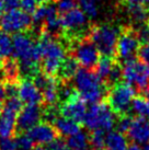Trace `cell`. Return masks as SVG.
<instances>
[{"label": "cell", "mask_w": 149, "mask_h": 150, "mask_svg": "<svg viewBox=\"0 0 149 150\" xmlns=\"http://www.w3.org/2000/svg\"><path fill=\"white\" fill-rule=\"evenodd\" d=\"M126 9L131 17L133 25H141L147 23L149 19V7L127 2Z\"/></svg>", "instance_id": "cell-18"}, {"label": "cell", "mask_w": 149, "mask_h": 150, "mask_svg": "<svg viewBox=\"0 0 149 150\" xmlns=\"http://www.w3.org/2000/svg\"><path fill=\"white\" fill-rule=\"evenodd\" d=\"M20 7L21 10H23L24 12L33 14L37 8V1L36 0H20Z\"/></svg>", "instance_id": "cell-32"}, {"label": "cell", "mask_w": 149, "mask_h": 150, "mask_svg": "<svg viewBox=\"0 0 149 150\" xmlns=\"http://www.w3.org/2000/svg\"><path fill=\"white\" fill-rule=\"evenodd\" d=\"M43 117V106L41 104H29L20 111L17 116V134L28 133L38 124Z\"/></svg>", "instance_id": "cell-9"}, {"label": "cell", "mask_w": 149, "mask_h": 150, "mask_svg": "<svg viewBox=\"0 0 149 150\" xmlns=\"http://www.w3.org/2000/svg\"><path fill=\"white\" fill-rule=\"evenodd\" d=\"M100 0H77L80 8L83 10V12L87 14L90 19L96 18L99 14L98 4Z\"/></svg>", "instance_id": "cell-26"}, {"label": "cell", "mask_w": 149, "mask_h": 150, "mask_svg": "<svg viewBox=\"0 0 149 150\" xmlns=\"http://www.w3.org/2000/svg\"><path fill=\"white\" fill-rule=\"evenodd\" d=\"M1 70L4 74V82H19L20 80V66L18 59L14 57L4 59L1 63Z\"/></svg>", "instance_id": "cell-16"}, {"label": "cell", "mask_w": 149, "mask_h": 150, "mask_svg": "<svg viewBox=\"0 0 149 150\" xmlns=\"http://www.w3.org/2000/svg\"><path fill=\"white\" fill-rule=\"evenodd\" d=\"M128 146L127 137L117 130L110 132L105 137V148L108 150H125Z\"/></svg>", "instance_id": "cell-19"}, {"label": "cell", "mask_w": 149, "mask_h": 150, "mask_svg": "<svg viewBox=\"0 0 149 150\" xmlns=\"http://www.w3.org/2000/svg\"><path fill=\"white\" fill-rule=\"evenodd\" d=\"M33 21L29 13L21 9L8 10L0 19V30L8 34L26 32L32 29Z\"/></svg>", "instance_id": "cell-8"}, {"label": "cell", "mask_w": 149, "mask_h": 150, "mask_svg": "<svg viewBox=\"0 0 149 150\" xmlns=\"http://www.w3.org/2000/svg\"><path fill=\"white\" fill-rule=\"evenodd\" d=\"M0 150H17L14 139H12V138H0Z\"/></svg>", "instance_id": "cell-33"}, {"label": "cell", "mask_w": 149, "mask_h": 150, "mask_svg": "<svg viewBox=\"0 0 149 150\" xmlns=\"http://www.w3.org/2000/svg\"><path fill=\"white\" fill-rule=\"evenodd\" d=\"M134 116L131 114H124V115H120V116H116V122H115V127L116 130L120 132L122 134H127L131 124L133 122Z\"/></svg>", "instance_id": "cell-28"}, {"label": "cell", "mask_w": 149, "mask_h": 150, "mask_svg": "<svg viewBox=\"0 0 149 150\" xmlns=\"http://www.w3.org/2000/svg\"><path fill=\"white\" fill-rule=\"evenodd\" d=\"M143 93H144V96H146V98H147V99L149 100V88L147 89V90H145V91L143 92Z\"/></svg>", "instance_id": "cell-42"}, {"label": "cell", "mask_w": 149, "mask_h": 150, "mask_svg": "<svg viewBox=\"0 0 149 150\" xmlns=\"http://www.w3.org/2000/svg\"><path fill=\"white\" fill-rule=\"evenodd\" d=\"M127 2H131V4H143V6L149 7V0H128Z\"/></svg>", "instance_id": "cell-37"}, {"label": "cell", "mask_w": 149, "mask_h": 150, "mask_svg": "<svg viewBox=\"0 0 149 150\" xmlns=\"http://www.w3.org/2000/svg\"><path fill=\"white\" fill-rule=\"evenodd\" d=\"M131 112L136 116L149 120V100L144 96H135L131 105Z\"/></svg>", "instance_id": "cell-21"}, {"label": "cell", "mask_w": 149, "mask_h": 150, "mask_svg": "<svg viewBox=\"0 0 149 150\" xmlns=\"http://www.w3.org/2000/svg\"><path fill=\"white\" fill-rule=\"evenodd\" d=\"M53 125L56 128L60 137H69L71 135H74L81 130L80 123L74 121V120H70V118L64 117L62 115L55 121Z\"/></svg>", "instance_id": "cell-15"}, {"label": "cell", "mask_w": 149, "mask_h": 150, "mask_svg": "<svg viewBox=\"0 0 149 150\" xmlns=\"http://www.w3.org/2000/svg\"><path fill=\"white\" fill-rule=\"evenodd\" d=\"M66 144L70 150H87L88 147L90 146L89 135L80 130L79 133L67 138Z\"/></svg>", "instance_id": "cell-20"}, {"label": "cell", "mask_w": 149, "mask_h": 150, "mask_svg": "<svg viewBox=\"0 0 149 150\" xmlns=\"http://www.w3.org/2000/svg\"><path fill=\"white\" fill-rule=\"evenodd\" d=\"M127 137L137 145H145L149 142V120L145 117L135 116L131 124Z\"/></svg>", "instance_id": "cell-13"}, {"label": "cell", "mask_w": 149, "mask_h": 150, "mask_svg": "<svg viewBox=\"0 0 149 150\" xmlns=\"http://www.w3.org/2000/svg\"><path fill=\"white\" fill-rule=\"evenodd\" d=\"M141 150H149V144H148V142H147V144H145V145L143 146Z\"/></svg>", "instance_id": "cell-44"}, {"label": "cell", "mask_w": 149, "mask_h": 150, "mask_svg": "<svg viewBox=\"0 0 149 150\" xmlns=\"http://www.w3.org/2000/svg\"><path fill=\"white\" fill-rule=\"evenodd\" d=\"M77 7H78L77 0H57L56 1V8H57L59 16L77 8Z\"/></svg>", "instance_id": "cell-29"}, {"label": "cell", "mask_w": 149, "mask_h": 150, "mask_svg": "<svg viewBox=\"0 0 149 150\" xmlns=\"http://www.w3.org/2000/svg\"><path fill=\"white\" fill-rule=\"evenodd\" d=\"M136 96V89L132 84L120 82L109 89L106 94V103L110 105L116 116L129 114L133 99Z\"/></svg>", "instance_id": "cell-4"}, {"label": "cell", "mask_w": 149, "mask_h": 150, "mask_svg": "<svg viewBox=\"0 0 149 150\" xmlns=\"http://www.w3.org/2000/svg\"><path fill=\"white\" fill-rule=\"evenodd\" d=\"M13 57V42L10 34L0 30V59Z\"/></svg>", "instance_id": "cell-23"}, {"label": "cell", "mask_w": 149, "mask_h": 150, "mask_svg": "<svg viewBox=\"0 0 149 150\" xmlns=\"http://www.w3.org/2000/svg\"><path fill=\"white\" fill-rule=\"evenodd\" d=\"M1 63H2V60H1V59H0V66H1Z\"/></svg>", "instance_id": "cell-48"}, {"label": "cell", "mask_w": 149, "mask_h": 150, "mask_svg": "<svg viewBox=\"0 0 149 150\" xmlns=\"http://www.w3.org/2000/svg\"><path fill=\"white\" fill-rule=\"evenodd\" d=\"M147 25L149 26V19H148V21H147Z\"/></svg>", "instance_id": "cell-47"}, {"label": "cell", "mask_w": 149, "mask_h": 150, "mask_svg": "<svg viewBox=\"0 0 149 150\" xmlns=\"http://www.w3.org/2000/svg\"><path fill=\"white\" fill-rule=\"evenodd\" d=\"M123 79L136 90L144 92L149 88V65L133 58L123 64Z\"/></svg>", "instance_id": "cell-6"}, {"label": "cell", "mask_w": 149, "mask_h": 150, "mask_svg": "<svg viewBox=\"0 0 149 150\" xmlns=\"http://www.w3.org/2000/svg\"><path fill=\"white\" fill-rule=\"evenodd\" d=\"M0 81H4V74H2V70H1V66H0Z\"/></svg>", "instance_id": "cell-43"}, {"label": "cell", "mask_w": 149, "mask_h": 150, "mask_svg": "<svg viewBox=\"0 0 149 150\" xmlns=\"http://www.w3.org/2000/svg\"><path fill=\"white\" fill-rule=\"evenodd\" d=\"M140 43L138 41L136 30L133 25H125L120 29L117 45H116V59L121 63L136 58Z\"/></svg>", "instance_id": "cell-7"}, {"label": "cell", "mask_w": 149, "mask_h": 150, "mask_svg": "<svg viewBox=\"0 0 149 150\" xmlns=\"http://www.w3.org/2000/svg\"><path fill=\"white\" fill-rule=\"evenodd\" d=\"M67 50L83 68L95 69L99 63L100 52L89 36L70 42L67 46Z\"/></svg>", "instance_id": "cell-5"}, {"label": "cell", "mask_w": 149, "mask_h": 150, "mask_svg": "<svg viewBox=\"0 0 149 150\" xmlns=\"http://www.w3.org/2000/svg\"><path fill=\"white\" fill-rule=\"evenodd\" d=\"M125 150H141V148L137 144H135V142H132V144H129L128 146H127V148Z\"/></svg>", "instance_id": "cell-38"}, {"label": "cell", "mask_w": 149, "mask_h": 150, "mask_svg": "<svg viewBox=\"0 0 149 150\" xmlns=\"http://www.w3.org/2000/svg\"><path fill=\"white\" fill-rule=\"evenodd\" d=\"M105 137H106V133L102 129L91 130V133L89 134V142L92 150L105 148Z\"/></svg>", "instance_id": "cell-25"}, {"label": "cell", "mask_w": 149, "mask_h": 150, "mask_svg": "<svg viewBox=\"0 0 149 150\" xmlns=\"http://www.w3.org/2000/svg\"><path fill=\"white\" fill-rule=\"evenodd\" d=\"M120 30L110 24L92 25L89 38L99 50L102 56L116 58V45Z\"/></svg>", "instance_id": "cell-2"}, {"label": "cell", "mask_w": 149, "mask_h": 150, "mask_svg": "<svg viewBox=\"0 0 149 150\" xmlns=\"http://www.w3.org/2000/svg\"><path fill=\"white\" fill-rule=\"evenodd\" d=\"M18 96L26 105L44 103L41 91L37 89V87L33 82V80L29 79V78H21L19 80Z\"/></svg>", "instance_id": "cell-12"}, {"label": "cell", "mask_w": 149, "mask_h": 150, "mask_svg": "<svg viewBox=\"0 0 149 150\" xmlns=\"http://www.w3.org/2000/svg\"><path fill=\"white\" fill-rule=\"evenodd\" d=\"M2 4L4 6V9H16L20 6V0H2Z\"/></svg>", "instance_id": "cell-35"}, {"label": "cell", "mask_w": 149, "mask_h": 150, "mask_svg": "<svg viewBox=\"0 0 149 150\" xmlns=\"http://www.w3.org/2000/svg\"><path fill=\"white\" fill-rule=\"evenodd\" d=\"M17 116L18 113L2 106V113L0 117V138H12L16 136Z\"/></svg>", "instance_id": "cell-14"}, {"label": "cell", "mask_w": 149, "mask_h": 150, "mask_svg": "<svg viewBox=\"0 0 149 150\" xmlns=\"http://www.w3.org/2000/svg\"><path fill=\"white\" fill-rule=\"evenodd\" d=\"M137 55H138L139 59H141L144 63L149 65V44H147V45H141Z\"/></svg>", "instance_id": "cell-34"}, {"label": "cell", "mask_w": 149, "mask_h": 150, "mask_svg": "<svg viewBox=\"0 0 149 150\" xmlns=\"http://www.w3.org/2000/svg\"><path fill=\"white\" fill-rule=\"evenodd\" d=\"M114 62H115V58H113V57H108V56H101L100 57L99 63H98V65L95 67L94 71L96 72V75L100 78V80L103 82V84L105 83V81L108 79Z\"/></svg>", "instance_id": "cell-22"}, {"label": "cell", "mask_w": 149, "mask_h": 150, "mask_svg": "<svg viewBox=\"0 0 149 150\" xmlns=\"http://www.w3.org/2000/svg\"><path fill=\"white\" fill-rule=\"evenodd\" d=\"M121 2H125V1H128V0H120Z\"/></svg>", "instance_id": "cell-46"}, {"label": "cell", "mask_w": 149, "mask_h": 150, "mask_svg": "<svg viewBox=\"0 0 149 150\" xmlns=\"http://www.w3.org/2000/svg\"><path fill=\"white\" fill-rule=\"evenodd\" d=\"M116 115L106 102L92 104L87 111L83 124L89 130L102 129L104 132L111 130L115 126Z\"/></svg>", "instance_id": "cell-3"}, {"label": "cell", "mask_w": 149, "mask_h": 150, "mask_svg": "<svg viewBox=\"0 0 149 150\" xmlns=\"http://www.w3.org/2000/svg\"><path fill=\"white\" fill-rule=\"evenodd\" d=\"M76 90L86 103L95 104L106 98L109 89L100 80L93 69L81 68L72 78Z\"/></svg>", "instance_id": "cell-1"}, {"label": "cell", "mask_w": 149, "mask_h": 150, "mask_svg": "<svg viewBox=\"0 0 149 150\" xmlns=\"http://www.w3.org/2000/svg\"><path fill=\"white\" fill-rule=\"evenodd\" d=\"M133 26L136 30L137 38L140 43V46L149 44V26L147 23L141 25H133Z\"/></svg>", "instance_id": "cell-30"}, {"label": "cell", "mask_w": 149, "mask_h": 150, "mask_svg": "<svg viewBox=\"0 0 149 150\" xmlns=\"http://www.w3.org/2000/svg\"><path fill=\"white\" fill-rule=\"evenodd\" d=\"M4 6L2 4V0H0V19L4 16Z\"/></svg>", "instance_id": "cell-41"}, {"label": "cell", "mask_w": 149, "mask_h": 150, "mask_svg": "<svg viewBox=\"0 0 149 150\" xmlns=\"http://www.w3.org/2000/svg\"><path fill=\"white\" fill-rule=\"evenodd\" d=\"M33 150H50L47 147H44L42 146V145H37V146H35L33 148Z\"/></svg>", "instance_id": "cell-40"}, {"label": "cell", "mask_w": 149, "mask_h": 150, "mask_svg": "<svg viewBox=\"0 0 149 150\" xmlns=\"http://www.w3.org/2000/svg\"><path fill=\"white\" fill-rule=\"evenodd\" d=\"M23 102L20 100L19 96H11V98H7L4 101V104L2 105L4 108H8L10 111H13L16 113H20V111L23 108Z\"/></svg>", "instance_id": "cell-31"}, {"label": "cell", "mask_w": 149, "mask_h": 150, "mask_svg": "<svg viewBox=\"0 0 149 150\" xmlns=\"http://www.w3.org/2000/svg\"><path fill=\"white\" fill-rule=\"evenodd\" d=\"M37 4H50V2H55L57 0H36Z\"/></svg>", "instance_id": "cell-39"}, {"label": "cell", "mask_w": 149, "mask_h": 150, "mask_svg": "<svg viewBox=\"0 0 149 150\" xmlns=\"http://www.w3.org/2000/svg\"><path fill=\"white\" fill-rule=\"evenodd\" d=\"M28 135L36 145H48L50 142L60 137L54 125L44 121H41L34 127H32L28 132Z\"/></svg>", "instance_id": "cell-11"}, {"label": "cell", "mask_w": 149, "mask_h": 150, "mask_svg": "<svg viewBox=\"0 0 149 150\" xmlns=\"http://www.w3.org/2000/svg\"><path fill=\"white\" fill-rule=\"evenodd\" d=\"M123 79V65L120 60H117L115 58V62L113 64L110 75H109L108 79L105 81V87L108 89H111L112 87H114L115 84L122 82L121 80Z\"/></svg>", "instance_id": "cell-24"}, {"label": "cell", "mask_w": 149, "mask_h": 150, "mask_svg": "<svg viewBox=\"0 0 149 150\" xmlns=\"http://www.w3.org/2000/svg\"><path fill=\"white\" fill-rule=\"evenodd\" d=\"M1 113H2V104L0 103V117H1Z\"/></svg>", "instance_id": "cell-45"}, {"label": "cell", "mask_w": 149, "mask_h": 150, "mask_svg": "<svg viewBox=\"0 0 149 150\" xmlns=\"http://www.w3.org/2000/svg\"><path fill=\"white\" fill-rule=\"evenodd\" d=\"M7 99V93H6V88H4V81H0V103L6 101Z\"/></svg>", "instance_id": "cell-36"}, {"label": "cell", "mask_w": 149, "mask_h": 150, "mask_svg": "<svg viewBox=\"0 0 149 150\" xmlns=\"http://www.w3.org/2000/svg\"><path fill=\"white\" fill-rule=\"evenodd\" d=\"M87 111L86 102L79 96L78 92L71 96L68 101L59 104V112L62 116L74 120L80 124H83V120L87 114Z\"/></svg>", "instance_id": "cell-10"}, {"label": "cell", "mask_w": 149, "mask_h": 150, "mask_svg": "<svg viewBox=\"0 0 149 150\" xmlns=\"http://www.w3.org/2000/svg\"><path fill=\"white\" fill-rule=\"evenodd\" d=\"M14 142H16V148L17 150H33L34 142L30 138L28 134H17L14 136Z\"/></svg>", "instance_id": "cell-27"}, {"label": "cell", "mask_w": 149, "mask_h": 150, "mask_svg": "<svg viewBox=\"0 0 149 150\" xmlns=\"http://www.w3.org/2000/svg\"><path fill=\"white\" fill-rule=\"evenodd\" d=\"M79 70V63L71 55H67L60 64L56 78L59 80H72Z\"/></svg>", "instance_id": "cell-17"}]
</instances>
